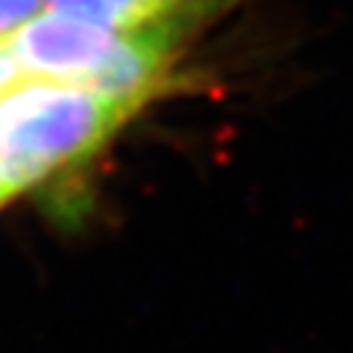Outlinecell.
<instances>
[{
  "label": "cell",
  "mask_w": 353,
  "mask_h": 353,
  "mask_svg": "<svg viewBox=\"0 0 353 353\" xmlns=\"http://www.w3.org/2000/svg\"><path fill=\"white\" fill-rule=\"evenodd\" d=\"M120 34L123 31L117 28H103L56 9H42L3 45L12 53L20 75L50 78L90 90L109 64Z\"/></svg>",
  "instance_id": "2"
},
{
  "label": "cell",
  "mask_w": 353,
  "mask_h": 353,
  "mask_svg": "<svg viewBox=\"0 0 353 353\" xmlns=\"http://www.w3.org/2000/svg\"><path fill=\"white\" fill-rule=\"evenodd\" d=\"M17 78H20V70H17L14 59H12V53L6 50V45L0 42V92H3L9 83H14Z\"/></svg>",
  "instance_id": "5"
},
{
  "label": "cell",
  "mask_w": 353,
  "mask_h": 353,
  "mask_svg": "<svg viewBox=\"0 0 353 353\" xmlns=\"http://www.w3.org/2000/svg\"><path fill=\"white\" fill-rule=\"evenodd\" d=\"M48 0H0V42H6L28 20H34Z\"/></svg>",
  "instance_id": "4"
},
{
  "label": "cell",
  "mask_w": 353,
  "mask_h": 353,
  "mask_svg": "<svg viewBox=\"0 0 353 353\" xmlns=\"http://www.w3.org/2000/svg\"><path fill=\"white\" fill-rule=\"evenodd\" d=\"M6 203H9V201H6V198H3V195H0V209H3V206H6Z\"/></svg>",
  "instance_id": "6"
},
{
  "label": "cell",
  "mask_w": 353,
  "mask_h": 353,
  "mask_svg": "<svg viewBox=\"0 0 353 353\" xmlns=\"http://www.w3.org/2000/svg\"><path fill=\"white\" fill-rule=\"evenodd\" d=\"M223 0H48V9L103 28L134 31L150 26L195 28Z\"/></svg>",
  "instance_id": "3"
},
{
  "label": "cell",
  "mask_w": 353,
  "mask_h": 353,
  "mask_svg": "<svg viewBox=\"0 0 353 353\" xmlns=\"http://www.w3.org/2000/svg\"><path fill=\"white\" fill-rule=\"evenodd\" d=\"M134 114L83 86L20 75L0 92V195L12 201L90 161Z\"/></svg>",
  "instance_id": "1"
}]
</instances>
